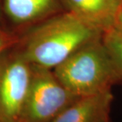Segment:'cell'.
Masks as SVG:
<instances>
[{"mask_svg": "<svg viewBox=\"0 0 122 122\" xmlns=\"http://www.w3.org/2000/svg\"><path fill=\"white\" fill-rule=\"evenodd\" d=\"M53 73L78 97L111 91L113 86L122 82L121 75L102 39L77 51L55 67Z\"/></svg>", "mask_w": 122, "mask_h": 122, "instance_id": "2", "label": "cell"}, {"mask_svg": "<svg viewBox=\"0 0 122 122\" xmlns=\"http://www.w3.org/2000/svg\"><path fill=\"white\" fill-rule=\"evenodd\" d=\"M69 11L100 30L113 28L120 0H64Z\"/></svg>", "mask_w": 122, "mask_h": 122, "instance_id": "6", "label": "cell"}, {"mask_svg": "<svg viewBox=\"0 0 122 122\" xmlns=\"http://www.w3.org/2000/svg\"><path fill=\"white\" fill-rule=\"evenodd\" d=\"M101 122H110V120H109V117H108L105 118L104 120H102Z\"/></svg>", "mask_w": 122, "mask_h": 122, "instance_id": "11", "label": "cell"}, {"mask_svg": "<svg viewBox=\"0 0 122 122\" xmlns=\"http://www.w3.org/2000/svg\"><path fill=\"white\" fill-rule=\"evenodd\" d=\"M120 2H121V4H122V0H120Z\"/></svg>", "mask_w": 122, "mask_h": 122, "instance_id": "12", "label": "cell"}, {"mask_svg": "<svg viewBox=\"0 0 122 122\" xmlns=\"http://www.w3.org/2000/svg\"><path fill=\"white\" fill-rule=\"evenodd\" d=\"M32 65V77L20 122H52L78 97L60 83L50 69Z\"/></svg>", "mask_w": 122, "mask_h": 122, "instance_id": "3", "label": "cell"}, {"mask_svg": "<svg viewBox=\"0 0 122 122\" xmlns=\"http://www.w3.org/2000/svg\"><path fill=\"white\" fill-rule=\"evenodd\" d=\"M55 0H5L7 14L16 21H28L47 14Z\"/></svg>", "mask_w": 122, "mask_h": 122, "instance_id": "7", "label": "cell"}, {"mask_svg": "<svg viewBox=\"0 0 122 122\" xmlns=\"http://www.w3.org/2000/svg\"><path fill=\"white\" fill-rule=\"evenodd\" d=\"M102 41L122 76V34L109 29L103 33Z\"/></svg>", "mask_w": 122, "mask_h": 122, "instance_id": "8", "label": "cell"}, {"mask_svg": "<svg viewBox=\"0 0 122 122\" xmlns=\"http://www.w3.org/2000/svg\"><path fill=\"white\" fill-rule=\"evenodd\" d=\"M113 28L118 33L122 34V4L120 5L113 21Z\"/></svg>", "mask_w": 122, "mask_h": 122, "instance_id": "9", "label": "cell"}, {"mask_svg": "<svg viewBox=\"0 0 122 122\" xmlns=\"http://www.w3.org/2000/svg\"><path fill=\"white\" fill-rule=\"evenodd\" d=\"M103 33L68 11L36 28L23 56L31 64L54 69L82 48L102 39Z\"/></svg>", "mask_w": 122, "mask_h": 122, "instance_id": "1", "label": "cell"}, {"mask_svg": "<svg viewBox=\"0 0 122 122\" xmlns=\"http://www.w3.org/2000/svg\"><path fill=\"white\" fill-rule=\"evenodd\" d=\"M111 91L79 97L67 106L52 122H101L109 117Z\"/></svg>", "mask_w": 122, "mask_h": 122, "instance_id": "5", "label": "cell"}, {"mask_svg": "<svg viewBox=\"0 0 122 122\" xmlns=\"http://www.w3.org/2000/svg\"><path fill=\"white\" fill-rule=\"evenodd\" d=\"M32 77L22 56L0 59V122H20Z\"/></svg>", "mask_w": 122, "mask_h": 122, "instance_id": "4", "label": "cell"}, {"mask_svg": "<svg viewBox=\"0 0 122 122\" xmlns=\"http://www.w3.org/2000/svg\"><path fill=\"white\" fill-rule=\"evenodd\" d=\"M5 45H6V43H5L4 40L2 37H0V52L5 48Z\"/></svg>", "mask_w": 122, "mask_h": 122, "instance_id": "10", "label": "cell"}]
</instances>
